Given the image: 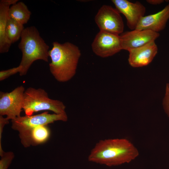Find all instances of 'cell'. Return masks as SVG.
I'll use <instances>...</instances> for the list:
<instances>
[{"label":"cell","mask_w":169,"mask_h":169,"mask_svg":"<svg viewBox=\"0 0 169 169\" xmlns=\"http://www.w3.org/2000/svg\"><path fill=\"white\" fill-rule=\"evenodd\" d=\"M65 108L62 102L50 99L43 89L30 87L25 91L23 110L26 115H32L35 112L43 110L65 114Z\"/></svg>","instance_id":"5"},{"label":"cell","mask_w":169,"mask_h":169,"mask_svg":"<svg viewBox=\"0 0 169 169\" xmlns=\"http://www.w3.org/2000/svg\"><path fill=\"white\" fill-rule=\"evenodd\" d=\"M115 8L125 17L127 25L132 30L135 29L146 11L145 6L138 1L132 3L127 0H112Z\"/></svg>","instance_id":"10"},{"label":"cell","mask_w":169,"mask_h":169,"mask_svg":"<svg viewBox=\"0 0 169 169\" xmlns=\"http://www.w3.org/2000/svg\"><path fill=\"white\" fill-rule=\"evenodd\" d=\"M0 156V169H8L14 158V153L12 151L4 152Z\"/></svg>","instance_id":"17"},{"label":"cell","mask_w":169,"mask_h":169,"mask_svg":"<svg viewBox=\"0 0 169 169\" xmlns=\"http://www.w3.org/2000/svg\"><path fill=\"white\" fill-rule=\"evenodd\" d=\"M31 12L27 6L22 2L12 5L8 11V17L24 25L30 19Z\"/></svg>","instance_id":"14"},{"label":"cell","mask_w":169,"mask_h":169,"mask_svg":"<svg viewBox=\"0 0 169 169\" xmlns=\"http://www.w3.org/2000/svg\"><path fill=\"white\" fill-rule=\"evenodd\" d=\"M162 104L165 113L169 117V83L166 84Z\"/></svg>","instance_id":"19"},{"label":"cell","mask_w":169,"mask_h":169,"mask_svg":"<svg viewBox=\"0 0 169 169\" xmlns=\"http://www.w3.org/2000/svg\"><path fill=\"white\" fill-rule=\"evenodd\" d=\"M21 69V67L19 65L17 67L0 71V81H3L11 75L19 73Z\"/></svg>","instance_id":"18"},{"label":"cell","mask_w":169,"mask_h":169,"mask_svg":"<svg viewBox=\"0 0 169 169\" xmlns=\"http://www.w3.org/2000/svg\"><path fill=\"white\" fill-rule=\"evenodd\" d=\"M9 123V120L0 115V155L1 156L4 151L3 150L1 144V138L3 129L5 125Z\"/></svg>","instance_id":"20"},{"label":"cell","mask_w":169,"mask_h":169,"mask_svg":"<svg viewBox=\"0 0 169 169\" xmlns=\"http://www.w3.org/2000/svg\"><path fill=\"white\" fill-rule=\"evenodd\" d=\"M18 0H1L0 1V53L8 52L12 44L8 38L6 28L8 18L10 6L17 2Z\"/></svg>","instance_id":"13"},{"label":"cell","mask_w":169,"mask_h":169,"mask_svg":"<svg viewBox=\"0 0 169 169\" xmlns=\"http://www.w3.org/2000/svg\"><path fill=\"white\" fill-rule=\"evenodd\" d=\"M50 134L48 125H39L34 128L30 134L31 145L36 146L45 143L49 140Z\"/></svg>","instance_id":"15"},{"label":"cell","mask_w":169,"mask_h":169,"mask_svg":"<svg viewBox=\"0 0 169 169\" xmlns=\"http://www.w3.org/2000/svg\"><path fill=\"white\" fill-rule=\"evenodd\" d=\"M68 117L65 114H50L48 112L35 115L20 116L11 120V128L19 132L21 142L25 147L31 146L30 139L32 131L39 125H48L57 121H66Z\"/></svg>","instance_id":"4"},{"label":"cell","mask_w":169,"mask_h":169,"mask_svg":"<svg viewBox=\"0 0 169 169\" xmlns=\"http://www.w3.org/2000/svg\"><path fill=\"white\" fill-rule=\"evenodd\" d=\"M159 36V33L149 30L135 29L123 32L120 35L122 49L129 51L155 41Z\"/></svg>","instance_id":"9"},{"label":"cell","mask_w":169,"mask_h":169,"mask_svg":"<svg viewBox=\"0 0 169 169\" xmlns=\"http://www.w3.org/2000/svg\"><path fill=\"white\" fill-rule=\"evenodd\" d=\"M49 52L50 72L58 82H65L75 75L81 53L79 47L69 42H54Z\"/></svg>","instance_id":"2"},{"label":"cell","mask_w":169,"mask_h":169,"mask_svg":"<svg viewBox=\"0 0 169 169\" xmlns=\"http://www.w3.org/2000/svg\"><path fill=\"white\" fill-rule=\"evenodd\" d=\"M169 19V4L156 13L144 16L136 29L158 33L165 28Z\"/></svg>","instance_id":"12"},{"label":"cell","mask_w":169,"mask_h":169,"mask_svg":"<svg viewBox=\"0 0 169 169\" xmlns=\"http://www.w3.org/2000/svg\"><path fill=\"white\" fill-rule=\"evenodd\" d=\"M21 38L18 47L22 54L19 65L22 68L19 74L22 76L27 74L35 61L41 60L46 62L48 61L49 46L34 26L24 28Z\"/></svg>","instance_id":"3"},{"label":"cell","mask_w":169,"mask_h":169,"mask_svg":"<svg viewBox=\"0 0 169 169\" xmlns=\"http://www.w3.org/2000/svg\"><path fill=\"white\" fill-rule=\"evenodd\" d=\"M155 42H152L140 47L129 51L128 61L133 67L145 66L153 60L158 52Z\"/></svg>","instance_id":"11"},{"label":"cell","mask_w":169,"mask_h":169,"mask_svg":"<svg viewBox=\"0 0 169 169\" xmlns=\"http://www.w3.org/2000/svg\"><path fill=\"white\" fill-rule=\"evenodd\" d=\"M146 2L151 4L157 5L160 4L164 2L163 0H147Z\"/></svg>","instance_id":"21"},{"label":"cell","mask_w":169,"mask_h":169,"mask_svg":"<svg viewBox=\"0 0 169 169\" xmlns=\"http://www.w3.org/2000/svg\"><path fill=\"white\" fill-rule=\"evenodd\" d=\"M25 88L18 86L9 92H0V115L13 120L20 116L23 109Z\"/></svg>","instance_id":"7"},{"label":"cell","mask_w":169,"mask_h":169,"mask_svg":"<svg viewBox=\"0 0 169 169\" xmlns=\"http://www.w3.org/2000/svg\"><path fill=\"white\" fill-rule=\"evenodd\" d=\"M93 52L105 58L113 55L122 49L120 35L100 31L92 44Z\"/></svg>","instance_id":"8"},{"label":"cell","mask_w":169,"mask_h":169,"mask_svg":"<svg viewBox=\"0 0 169 169\" xmlns=\"http://www.w3.org/2000/svg\"><path fill=\"white\" fill-rule=\"evenodd\" d=\"M95 21L100 31L119 35L123 33L124 23L120 13L111 6H102L95 15Z\"/></svg>","instance_id":"6"},{"label":"cell","mask_w":169,"mask_h":169,"mask_svg":"<svg viewBox=\"0 0 169 169\" xmlns=\"http://www.w3.org/2000/svg\"><path fill=\"white\" fill-rule=\"evenodd\" d=\"M23 25L8 17L7 25L6 34L11 44L17 41L21 38L24 29Z\"/></svg>","instance_id":"16"},{"label":"cell","mask_w":169,"mask_h":169,"mask_svg":"<svg viewBox=\"0 0 169 169\" xmlns=\"http://www.w3.org/2000/svg\"><path fill=\"white\" fill-rule=\"evenodd\" d=\"M139 155L137 149L127 139H110L97 142L88 159L90 161L111 166L129 163Z\"/></svg>","instance_id":"1"}]
</instances>
